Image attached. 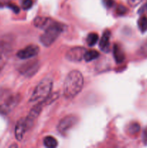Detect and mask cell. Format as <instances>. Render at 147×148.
I'll list each match as a JSON object with an SVG mask.
<instances>
[{"label":"cell","instance_id":"obj_5","mask_svg":"<svg viewBox=\"0 0 147 148\" xmlns=\"http://www.w3.org/2000/svg\"><path fill=\"white\" fill-rule=\"evenodd\" d=\"M46 104V101L43 100V101H40L39 103H37L36 104L35 106H33V108L30 110V113L28 114L27 116L24 119L27 130H29L30 129H31L32 127H33L35 121H36L37 117L39 116L40 114L41 113L42 110H43V106H44Z\"/></svg>","mask_w":147,"mask_h":148},{"label":"cell","instance_id":"obj_3","mask_svg":"<svg viewBox=\"0 0 147 148\" xmlns=\"http://www.w3.org/2000/svg\"><path fill=\"white\" fill-rule=\"evenodd\" d=\"M63 29L64 26L61 23L54 21V23H52L49 27L45 29V32L40 36V40L42 44L46 47L51 46L61 34Z\"/></svg>","mask_w":147,"mask_h":148},{"label":"cell","instance_id":"obj_22","mask_svg":"<svg viewBox=\"0 0 147 148\" xmlns=\"http://www.w3.org/2000/svg\"><path fill=\"white\" fill-rule=\"evenodd\" d=\"M102 2L107 8H110L113 6L115 1L114 0H102Z\"/></svg>","mask_w":147,"mask_h":148},{"label":"cell","instance_id":"obj_21","mask_svg":"<svg viewBox=\"0 0 147 148\" xmlns=\"http://www.w3.org/2000/svg\"><path fill=\"white\" fill-rule=\"evenodd\" d=\"M143 0H128V3L131 7H135L138 6V4H141Z\"/></svg>","mask_w":147,"mask_h":148},{"label":"cell","instance_id":"obj_16","mask_svg":"<svg viewBox=\"0 0 147 148\" xmlns=\"http://www.w3.org/2000/svg\"><path fill=\"white\" fill-rule=\"evenodd\" d=\"M99 36L97 33H91L86 37V43L89 46H94L98 41Z\"/></svg>","mask_w":147,"mask_h":148},{"label":"cell","instance_id":"obj_4","mask_svg":"<svg viewBox=\"0 0 147 148\" xmlns=\"http://www.w3.org/2000/svg\"><path fill=\"white\" fill-rule=\"evenodd\" d=\"M21 99L22 96L20 94H13L10 95L3 103L0 104V114L7 115L10 114L18 105Z\"/></svg>","mask_w":147,"mask_h":148},{"label":"cell","instance_id":"obj_12","mask_svg":"<svg viewBox=\"0 0 147 148\" xmlns=\"http://www.w3.org/2000/svg\"><path fill=\"white\" fill-rule=\"evenodd\" d=\"M55 20L53 19L50 18V17H37L34 20L33 24L37 28L42 29V30H45L52 23H54Z\"/></svg>","mask_w":147,"mask_h":148},{"label":"cell","instance_id":"obj_9","mask_svg":"<svg viewBox=\"0 0 147 148\" xmlns=\"http://www.w3.org/2000/svg\"><path fill=\"white\" fill-rule=\"evenodd\" d=\"M39 69V63L37 61L35 62H27L24 64L22 66H21L19 69V72L21 75H24V77H30L33 76L36 72H37Z\"/></svg>","mask_w":147,"mask_h":148},{"label":"cell","instance_id":"obj_10","mask_svg":"<svg viewBox=\"0 0 147 148\" xmlns=\"http://www.w3.org/2000/svg\"><path fill=\"white\" fill-rule=\"evenodd\" d=\"M27 131V127L25 124V120L24 119H20L17 122L15 126V130H14V134H15V138L18 141H21L24 137V134Z\"/></svg>","mask_w":147,"mask_h":148},{"label":"cell","instance_id":"obj_18","mask_svg":"<svg viewBox=\"0 0 147 148\" xmlns=\"http://www.w3.org/2000/svg\"><path fill=\"white\" fill-rule=\"evenodd\" d=\"M140 129L141 127L138 123H132L128 127V131L131 134H135L140 131Z\"/></svg>","mask_w":147,"mask_h":148},{"label":"cell","instance_id":"obj_13","mask_svg":"<svg viewBox=\"0 0 147 148\" xmlns=\"http://www.w3.org/2000/svg\"><path fill=\"white\" fill-rule=\"evenodd\" d=\"M113 55L115 62L118 64L122 63V62H124V60H125V55L123 50H122V49H121L120 46L118 44L114 45Z\"/></svg>","mask_w":147,"mask_h":148},{"label":"cell","instance_id":"obj_27","mask_svg":"<svg viewBox=\"0 0 147 148\" xmlns=\"http://www.w3.org/2000/svg\"><path fill=\"white\" fill-rule=\"evenodd\" d=\"M142 8H143V9H145V10H140V11H141H141H144V10H146V11H147V3L145 4V5L144 6V7H142Z\"/></svg>","mask_w":147,"mask_h":148},{"label":"cell","instance_id":"obj_14","mask_svg":"<svg viewBox=\"0 0 147 148\" xmlns=\"http://www.w3.org/2000/svg\"><path fill=\"white\" fill-rule=\"evenodd\" d=\"M99 56V52L95 50H89V51H86L84 53V59L86 62H89L91 61H93L95 59H97Z\"/></svg>","mask_w":147,"mask_h":148},{"label":"cell","instance_id":"obj_17","mask_svg":"<svg viewBox=\"0 0 147 148\" xmlns=\"http://www.w3.org/2000/svg\"><path fill=\"white\" fill-rule=\"evenodd\" d=\"M138 25L140 30L142 33H144L147 30V17L146 16H141L138 21Z\"/></svg>","mask_w":147,"mask_h":148},{"label":"cell","instance_id":"obj_11","mask_svg":"<svg viewBox=\"0 0 147 148\" xmlns=\"http://www.w3.org/2000/svg\"><path fill=\"white\" fill-rule=\"evenodd\" d=\"M110 37L111 33L110 31L108 30H105L103 33L102 38H101L100 40H99V46L101 50L102 51L108 52L110 51Z\"/></svg>","mask_w":147,"mask_h":148},{"label":"cell","instance_id":"obj_7","mask_svg":"<svg viewBox=\"0 0 147 148\" xmlns=\"http://www.w3.org/2000/svg\"><path fill=\"white\" fill-rule=\"evenodd\" d=\"M86 49L81 46H76L69 49L66 53V58L70 62H79L84 59Z\"/></svg>","mask_w":147,"mask_h":148},{"label":"cell","instance_id":"obj_15","mask_svg":"<svg viewBox=\"0 0 147 148\" xmlns=\"http://www.w3.org/2000/svg\"><path fill=\"white\" fill-rule=\"evenodd\" d=\"M43 143L46 147L48 148H54L58 145V142L54 137L51 136H48L43 140Z\"/></svg>","mask_w":147,"mask_h":148},{"label":"cell","instance_id":"obj_23","mask_svg":"<svg viewBox=\"0 0 147 148\" xmlns=\"http://www.w3.org/2000/svg\"><path fill=\"white\" fill-rule=\"evenodd\" d=\"M7 6H8L11 10H12L13 11H14V12L18 13L19 12H20V8H19L17 5L12 4V3H8V4H7Z\"/></svg>","mask_w":147,"mask_h":148},{"label":"cell","instance_id":"obj_19","mask_svg":"<svg viewBox=\"0 0 147 148\" xmlns=\"http://www.w3.org/2000/svg\"><path fill=\"white\" fill-rule=\"evenodd\" d=\"M33 0H22V8L23 10H29L33 6Z\"/></svg>","mask_w":147,"mask_h":148},{"label":"cell","instance_id":"obj_20","mask_svg":"<svg viewBox=\"0 0 147 148\" xmlns=\"http://www.w3.org/2000/svg\"><path fill=\"white\" fill-rule=\"evenodd\" d=\"M128 10H127L126 7L123 5H118L116 8V12L117 14H119V15H123L125 13L127 12Z\"/></svg>","mask_w":147,"mask_h":148},{"label":"cell","instance_id":"obj_2","mask_svg":"<svg viewBox=\"0 0 147 148\" xmlns=\"http://www.w3.org/2000/svg\"><path fill=\"white\" fill-rule=\"evenodd\" d=\"M53 88V80L50 78H44L42 79L32 93L30 102H40L47 98L51 92Z\"/></svg>","mask_w":147,"mask_h":148},{"label":"cell","instance_id":"obj_8","mask_svg":"<svg viewBox=\"0 0 147 148\" xmlns=\"http://www.w3.org/2000/svg\"><path fill=\"white\" fill-rule=\"evenodd\" d=\"M39 51H40V49L38 46L31 44L26 46L24 49H20L17 53V56L20 59H28L37 56Z\"/></svg>","mask_w":147,"mask_h":148},{"label":"cell","instance_id":"obj_24","mask_svg":"<svg viewBox=\"0 0 147 148\" xmlns=\"http://www.w3.org/2000/svg\"><path fill=\"white\" fill-rule=\"evenodd\" d=\"M7 59L6 58L3 57V56H0V71L2 69V68L4 67V64H5L6 62H7Z\"/></svg>","mask_w":147,"mask_h":148},{"label":"cell","instance_id":"obj_25","mask_svg":"<svg viewBox=\"0 0 147 148\" xmlns=\"http://www.w3.org/2000/svg\"><path fill=\"white\" fill-rule=\"evenodd\" d=\"M7 4H8V2H7V0H0V7H3V6L6 5Z\"/></svg>","mask_w":147,"mask_h":148},{"label":"cell","instance_id":"obj_6","mask_svg":"<svg viewBox=\"0 0 147 148\" xmlns=\"http://www.w3.org/2000/svg\"><path fill=\"white\" fill-rule=\"evenodd\" d=\"M78 120V117L74 114L66 116L59 122L58 125V130L61 134H65L77 124Z\"/></svg>","mask_w":147,"mask_h":148},{"label":"cell","instance_id":"obj_1","mask_svg":"<svg viewBox=\"0 0 147 148\" xmlns=\"http://www.w3.org/2000/svg\"><path fill=\"white\" fill-rule=\"evenodd\" d=\"M84 86V77L78 70L71 71L66 77L63 84V95L67 99L75 98L82 91Z\"/></svg>","mask_w":147,"mask_h":148},{"label":"cell","instance_id":"obj_26","mask_svg":"<svg viewBox=\"0 0 147 148\" xmlns=\"http://www.w3.org/2000/svg\"><path fill=\"white\" fill-rule=\"evenodd\" d=\"M144 138H145L146 140H147V128H146L145 130H144Z\"/></svg>","mask_w":147,"mask_h":148}]
</instances>
